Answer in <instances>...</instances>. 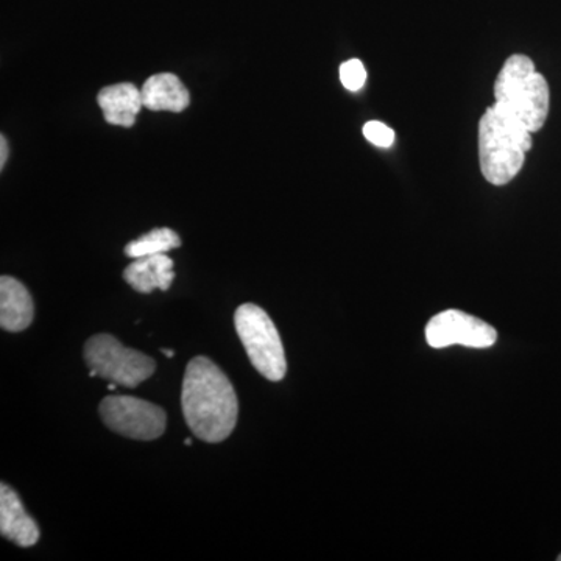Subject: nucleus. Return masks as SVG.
I'll list each match as a JSON object with an SVG mask.
<instances>
[{
  "instance_id": "f257e3e1",
  "label": "nucleus",
  "mask_w": 561,
  "mask_h": 561,
  "mask_svg": "<svg viewBox=\"0 0 561 561\" xmlns=\"http://www.w3.org/2000/svg\"><path fill=\"white\" fill-rule=\"evenodd\" d=\"M181 405L195 437L206 443L227 440L239 416V401L228 376L206 356L194 357L184 373Z\"/></svg>"
},
{
  "instance_id": "f03ea898",
  "label": "nucleus",
  "mask_w": 561,
  "mask_h": 561,
  "mask_svg": "<svg viewBox=\"0 0 561 561\" xmlns=\"http://www.w3.org/2000/svg\"><path fill=\"white\" fill-rule=\"evenodd\" d=\"M494 108L530 133L540 131L551 108L548 80L526 55H512L494 83Z\"/></svg>"
},
{
  "instance_id": "7ed1b4c3",
  "label": "nucleus",
  "mask_w": 561,
  "mask_h": 561,
  "mask_svg": "<svg viewBox=\"0 0 561 561\" xmlns=\"http://www.w3.org/2000/svg\"><path fill=\"white\" fill-rule=\"evenodd\" d=\"M529 130L490 106L479 121V164L483 179L505 186L522 172L527 151L534 146Z\"/></svg>"
},
{
  "instance_id": "20e7f679",
  "label": "nucleus",
  "mask_w": 561,
  "mask_h": 561,
  "mask_svg": "<svg viewBox=\"0 0 561 561\" xmlns=\"http://www.w3.org/2000/svg\"><path fill=\"white\" fill-rule=\"evenodd\" d=\"M234 327L253 367L268 381H283L287 373L286 353L268 313L247 302L236 311Z\"/></svg>"
},
{
  "instance_id": "39448f33",
  "label": "nucleus",
  "mask_w": 561,
  "mask_h": 561,
  "mask_svg": "<svg viewBox=\"0 0 561 561\" xmlns=\"http://www.w3.org/2000/svg\"><path fill=\"white\" fill-rule=\"evenodd\" d=\"M84 360L91 370L105 381L117 386L135 389L140 382L147 381L157 364L140 351L125 348L116 337L110 334H98L87 342L83 350Z\"/></svg>"
},
{
  "instance_id": "423d86ee",
  "label": "nucleus",
  "mask_w": 561,
  "mask_h": 561,
  "mask_svg": "<svg viewBox=\"0 0 561 561\" xmlns=\"http://www.w3.org/2000/svg\"><path fill=\"white\" fill-rule=\"evenodd\" d=\"M99 412L111 431L133 440H157L168 426L164 409L135 397L111 394L101 402Z\"/></svg>"
},
{
  "instance_id": "0eeeda50",
  "label": "nucleus",
  "mask_w": 561,
  "mask_h": 561,
  "mask_svg": "<svg viewBox=\"0 0 561 561\" xmlns=\"http://www.w3.org/2000/svg\"><path fill=\"white\" fill-rule=\"evenodd\" d=\"M426 341L435 350L453 345L483 350L496 343L497 331L478 317L449 309L432 317L426 327Z\"/></svg>"
},
{
  "instance_id": "6e6552de",
  "label": "nucleus",
  "mask_w": 561,
  "mask_h": 561,
  "mask_svg": "<svg viewBox=\"0 0 561 561\" xmlns=\"http://www.w3.org/2000/svg\"><path fill=\"white\" fill-rule=\"evenodd\" d=\"M0 534L20 548H32L39 540V527L25 512L16 491L2 483L0 485Z\"/></svg>"
},
{
  "instance_id": "1a4fd4ad",
  "label": "nucleus",
  "mask_w": 561,
  "mask_h": 561,
  "mask_svg": "<svg viewBox=\"0 0 561 561\" xmlns=\"http://www.w3.org/2000/svg\"><path fill=\"white\" fill-rule=\"evenodd\" d=\"M31 291L21 280L2 276L0 278V327L3 331L22 332L33 321Z\"/></svg>"
},
{
  "instance_id": "9d476101",
  "label": "nucleus",
  "mask_w": 561,
  "mask_h": 561,
  "mask_svg": "<svg viewBox=\"0 0 561 561\" xmlns=\"http://www.w3.org/2000/svg\"><path fill=\"white\" fill-rule=\"evenodd\" d=\"M124 279L139 294H151L157 289L169 290L175 279L173 261L165 253L138 257L125 268Z\"/></svg>"
},
{
  "instance_id": "9b49d317",
  "label": "nucleus",
  "mask_w": 561,
  "mask_h": 561,
  "mask_svg": "<svg viewBox=\"0 0 561 561\" xmlns=\"http://www.w3.org/2000/svg\"><path fill=\"white\" fill-rule=\"evenodd\" d=\"M98 103L103 111V117L108 124L125 128L135 125L136 116L144 106L140 90L131 83H119L103 88L99 92Z\"/></svg>"
},
{
  "instance_id": "f8f14e48",
  "label": "nucleus",
  "mask_w": 561,
  "mask_h": 561,
  "mask_svg": "<svg viewBox=\"0 0 561 561\" xmlns=\"http://www.w3.org/2000/svg\"><path fill=\"white\" fill-rule=\"evenodd\" d=\"M142 103L147 110L181 113L190 106L191 95L183 81L173 73H158L144 83Z\"/></svg>"
},
{
  "instance_id": "ddd939ff",
  "label": "nucleus",
  "mask_w": 561,
  "mask_h": 561,
  "mask_svg": "<svg viewBox=\"0 0 561 561\" xmlns=\"http://www.w3.org/2000/svg\"><path fill=\"white\" fill-rule=\"evenodd\" d=\"M181 247L180 236L171 228H154L147 234L140 236L125 247V254L131 260L151 256V254L169 253L171 250Z\"/></svg>"
},
{
  "instance_id": "4468645a",
  "label": "nucleus",
  "mask_w": 561,
  "mask_h": 561,
  "mask_svg": "<svg viewBox=\"0 0 561 561\" xmlns=\"http://www.w3.org/2000/svg\"><path fill=\"white\" fill-rule=\"evenodd\" d=\"M341 81L348 91H359L367 81V70L360 60H350L341 66Z\"/></svg>"
},
{
  "instance_id": "2eb2a0df",
  "label": "nucleus",
  "mask_w": 561,
  "mask_h": 561,
  "mask_svg": "<svg viewBox=\"0 0 561 561\" xmlns=\"http://www.w3.org/2000/svg\"><path fill=\"white\" fill-rule=\"evenodd\" d=\"M364 136L373 146L382 147V149H389L394 142V131L379 121L367 122L364 125Z\"/></svg>"
},
{
  "instance_id": "dca6fc26",
  "label": "nucleus",
  "mask_w": 561,
  "mask_h": 561,
  "mask_svg": "<svg viewBox=\"0 0 561 561\" xmlns=\"http://www.w3.org/2000/svg\"><path fill=\"white\" fill-rule=\"evenodd\" d=\"M7 158H9V146H7V139L0 138V169L5 165Z\"/></svg>"
},
{
  "instance_id": "f3484780",
  "label": "nucleus",
  "mask_w": 561,
  "mask_h": 561,
  "mask_svg": "<svg viewBox=\"0 0 561 561\" xmlns=\"http://www.w3.org/2000/svg\"><path fill=\"white\" fill-rule=\"evenodd\" d=\"M161 353L165 354V357H169V359H172V357L175 356V353H173L172 350L161 348Z\"/></svg>"
},
{
  "instance_id": "a211bd4d",
  "label": "nucleus",
  "mask_w": 561,
  "mask_h": 561,
  "mask_svg": "<svg viewBox=\"0 0 561 561\" xmlns=\"http://www.w3.org/2000/svg\"><path fill=\"white\" fill-rule=\"evenodd\" d=\"M116 389H117V383L116 382H110L108 390L110 391H114Z\"/></svg>"
},
{
  "instance_id": "6ab92c4d",
  "label": "nucleus",
  "mask_w": 561,
  "mask_h": 561,
  "mask_svg": "<svg viewBox=\"0 0 561 561\" xmlns=\"http://www.w3.org/2000/svg\"><path fill=\"white\" fill-rule=\"evenodd\" d=\"M184 445L191 446L192 445L191 438H186V440H184Z\"/></svg>"
},
{
  "instance_id": "aec40b11",
  "label": "nucleus",
  "mask_w": 561,
  "mask_h": 561,
  "mask_svg": "<svg viewBox=\"0 0 561 561\" xmlns=\"http://www.w3.org/2000/svg\"><path fill=\"white\" fill-rule=\"evenodd\" d=\"M557 560L561 561V553H560V556H559V557H557Z\"/></svg>"
}]
</instances>
